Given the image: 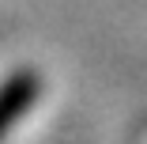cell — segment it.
I'll use <instances>...</instances> for the list:
<instances>
[{"mask_svg": "<svg viewBox=\"0 0 147 144\" xmlns=\"http://www.w3.org/2000/svg\"><path fill=\"white\" fill-rule=\"evenodd\" d=\"M38 95H42V80H38V72H26V68L0 83V136L34 106Z\"/></svg>", "mask_w": 147, "mask_h": 144, "instance_id": "cell-1", "label": "cell"}]
</instances>
